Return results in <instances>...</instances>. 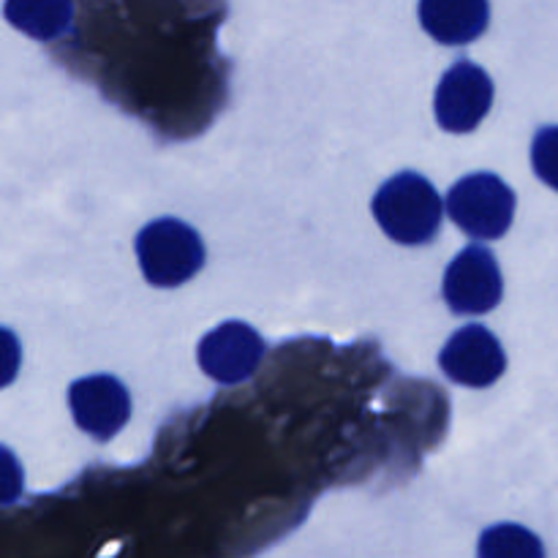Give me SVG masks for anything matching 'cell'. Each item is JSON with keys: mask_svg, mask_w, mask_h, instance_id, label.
Wrapping results in <instances>:
<instances>
[{"mask_svg": "<svg viewBox=\"0 0 558 558\" xmlns=\"http://www.w3.org/2000/svg\"><path fill=\"white\" fill-rule=\"evenodd\" d=\"M441 196L430 180L401 172L387 180L374 196V216L396 243L423 245L439 232Z\"/></svg>", "mask_w": 558, "mask_h": 558, "instance_id": "1", "label": "cell"}, {"mask_svg": "<svg viewBox=\"0 0 558 558\" xmlns=\"http://www.w3.org/2000/svg\"><path fill=\"white\" fill-rule=\"evenodd\" d=\"M136 256L145 278L156 287H180L205 265L199 232L180 218H158L136 238Z\"/></svg>", "mask_w": 558, "mask_h": 558, "instance_id": "2", "label": "cell"}, {"mask_svg": "<svg viewBox=\"0 0 558 558\" xmlns=\"http://www.w3.org/2000/svg\"><path fill=\"white\" fill-rule=\"evenodd\" d=\"M447 210L466 234L477 240H494L510 229L515 216V194L499 174H466L450 189Z\"/></svg>", "mask_w": 558, "mask_h": 558, "instance_id": "3", "label": "cell"}, {"mask_svg": "<svg viewBox=\"0 0 558 558\" xmlns=\"http://www.w3.org/2000/svg\"><path fill=\"white\" fill-rule=\"evenodd\" d=\"M494 104V82L483 65L458 60L436 87V120L445 131L466 134L474 131Z\"/></svg>", "mask_w": 558, "mask_h": 558, "instance_id": "4", "label": "cell"}, {"mask_svg": "<svg viewBox=\"0 0 558 558\" xmlns=\"http://www.w3.org/2000/svg\"><path fill=\"white\" fill-rule=\"evenodd\" d=\"M505 281L496 256L483 245H469L445 272V300L456 314H488L501 303Z\"/></svg>", "mask_w": 558, "mask_h": 558, "instance_id": "5", "label": "cell"}, {"mask_svg": "<svg viewBox=\"0 0 558 558\" xmlns=\"http://www.w3.org/2000/svg\"><path fill=\"white\" fill-rule=\"evenodd\" d=\"M265 341L245 322H223L199 343V365L218 385H240L254 376Z\"/></svg>", "mask_w": 558, "mask_h": 558, "instance_id": "6", "label": "cell"}, {"mask_svg": "<svg viewBox=\"0 0 558 558\" xmlns=\"http://www.w3.org/2000/svg\"><path fill=\"white\" fill-rule=\"evenodd\" d=\"M439 363L447 379L458 385L488 387L505 374L507 354L488 327L466 325L445 343Z\"/></svg>", "mask_w": 558, "mask_h": 558, "instance_id": "7", "label": "cell"}, {"mask_svg": "<svg viewBox=\"0 0 558 558\" xmlns=\"http://www.w3.org/2000/svg\"><path fill=\"white\" fill-rule=\"evenodd\" d=\"M69 407L76 425L85 434L98 441H107L129 423L131 398L114 376L96 374L71 385Z\"/></svg>", "mask_w": 558, "mask_h": 558, "instance_id": "8", "label": "cell"}, {"mask_svg": "<svg viewBox=\"0 0 558 558\" xmlns=\"http://www.w3.org/2000/svg\"><path fill=\"white\" fill-rule=\"evenodd\" d=\"M490 9L485 0H425L420 22L441 44H466L483 36Z\"/></svg>", "mask_w": 558, "mask_h": 558, "instance_id": "9", "label": "cell"}, {"mask_svg": "<svg viewBox=\"0 0 558 558\" xmlns=\"http://www.w3.org/2000/svg\"><path fill=\"white\" fill-rule=\"evenodd\" d=\"M480 558H545L543 539L518 523H499L480 537Z\"/></svg>", "mask_w": 558, "mask_h": 558, "instance_id": "10", "label": "cell"}, {"mask_svg": "<svg viewBox=\"0 0 558 558\" xmlns=\"http://www.w3.org/2000/svg\"><path fill=\"white\" fill-rule=\"evenodd\" d=\"M5 16L36 38H52L65 31L71 16L69 3H9Z\"/></svg>", "mask_w": 558, "mask_h": 558, "instance_id": "11", "label": "cell"}, {"mask_svg": "<svg viewBox=\"0 0 558 558\" xmlns=\"http://www.w3.org/2000/svg\"><path fill=\"white\" fill-rule=\"evenodd\" d=\"M532 163L539 180L558 191V125L537 131L532 145Z\"/></svg>", "mask_w": 558, "mask_h": 558, "instance_id": "12", "label": "cell"}, {"mask_svg": "<svg viewBox=\"0 0 558 558\" xmlns=\"http://www.w3.org/2000/svg\"><path fill=\"white\" fill-rule=\"evenodd\" d=\"M25 490V472L9 447L0 445V507L14 505Z\"/></svg>", "mask_w": 558, "mask_h": 558, "instance_id": "13", "label": "cell"}, {"mask_svg": "<svg viewBox=\"0 0 558 558\" xmlns=\"http://www.w3.org/2000/svg\"><path fill=\"white\" fill-rule=\"evenodd\" d=\"M22 363V347L20 338L9 330V327H0V387H9L11 381L20 374Z\"/></svg>", "mask_w": 558, "mask_h": 558, "instance_id": "14", "label": "cell"}]
</instances>
